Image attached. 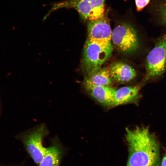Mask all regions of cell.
I'll return each instance as SVG.
<instances>
[{"mask_svg": "<svg viewBox=\"0 0 166 166\" xmlns=\"http://www.w3.org/2000/svg\"><path fill=\"white\" fill-rule=\"evenodd\" d=\"M125 136L129 151L127 165L160 166V144L148 127L126 128Z\"/></svg>", "mask_w": 166, "mask_h": 166, "instance_id": "cell-1", "label": "cell"}, {"mask_svg": "<svg viewBox=\"0 0 166 166\" xmlns=\"http://www.w3.org/2000/svg\"><path fill=\"white\" fill-rule=\"evenodd\" d=\"M113 51L111 42H105L88 38L83 48L82 68L85 76L96 72L110 57Z\"/></svg>", "mask_w": 166, "mask_h": 166, "instance_id": "cell-2", "label": "cell"}, {"mask_svg": "<svg viewBox=\"0 0 166 166\" xmlns=\"http://www.w3.org/2000/svg\"><path fill=\"white\" fill-rule=\"evenodd\" d=\"M105 0H65L53 4L44 17L45 19L53 11L62 8H73L84 21L97 20L105 15Z\"/></svg>", "mask_w": 166, "mask_h": 166, "instance_id": "cell-3", "label": "cell"}, {"mask_svg": "<svg viewBox=\"0 0 166 166\" xmlns=\"http://www.w3.org/2000/svg\"><path fill=\"white\" fill-rule=\"evenodd\" d=\"M48 134L45 125L42 123L19 136L26 151L37 164H39L45 155L46 148L44 147L42 141Z\"/></svg>", "mask_w": 166, "mask_h": 166, "instance_id": "cell-4", "label": "cell"}, {"mask_svg": "<svg viewBox=\"0 0 166 166\" xmlns=\"http://www.w3.org/2000/svg\"><path fill=\"white\" fill-rule=\"evenodd\" d=\"M144 81L158 77L166 71V34L160 37L147 56Z\"/></svg>", "mask_w": 166, "mask_h": 166, "instance_id": "cell-5", "label": "cell"}, {"mask_svg": "<svg viewBox=\"0 0 166 166\" xmlns=\"http://www.w3.org/2000/svg\"><path fill=\"white\" fill-rule=\"evenodd\" d=\"M111 39L115 47L124 53H133L140 46L135 29L128 24L122 23L117 26L112 31Z\"/></svg>", "mask_w": 166, "mask_h": 166, "instance_id": "cell-6", "label": "cell"}, {"mask_svg": "<svg viewBox=\"0 0 166 166\" xmlns=\"http://www.w3.org/2000/svg\"><path fill=\"white\" fill-rule=\"evenodd\" d=\"M87 38L100 42H111L112 32L107 18L105 15L96 20L88 22Z\"/></svg>", "mask_w": 166, "mask_h": 166, "instance_id": "cell-7", "label": "cell"}, {"mask_svg": "<svg viewBox=\"0 0 166 166\" xmlns=\"http://www.w3.org/2000/svg\"><path fill=\"white\" fill-rule=\"evenodd\" d=\"M140 85L125 86L115 89L111 108L129 103H137L140 97Z\"/></svg>", "mask_w": 166, "mask_h": 166, "instance_id": "cell-8", "label": "cell"}, {"mask_svg": "<svg viewBox=\"0 0 166 166\" xmlns=\"http://www.w3.org/2000/svg\"><path fill=\"white\" fill-rule=\"evenodd\" d=\"M109 69L113 81L116 82L124 83L129 82L136 75V72L133 67L122 62L113 63Z\"/></svg>", "mask_w": 166, "mask_h": 166, "instance_id": "cell-9", "label": "cell"}, {"mask_svg": "<svg viewBox=\"0 0 166 166\" xmlns=\"http://www.w3.org/2000/svg\"><path fill=\"white\" fill-rule=\"evenodd\" d=\"M84 86L89 95L98 103L105 107H111L115 89L109 86Z\"/></svg>", "mask_w": 166, "mask_h": 166, "instance_id": "cell-10", "label": "cell"}, {"mask_svg": "<svg viewBox=\"0 0 166 166\" xmlns=\"http://www.w3.org/2000/svg\"><path fill=\"white\" fill-rule=\"evenodd\" d=\"M64 152V148L57 138H54L51 145L46 148L45 155L39 166H59Z\"/></svg>", "mask_w": 166, "mask_h": 166, "instance_id": "cell-11", "label": "cell"}, {"mask_svg": "<svg viewBox=\"0 0 166 166\" xmlns=\"http://www.w3.org/2000/svg\"><path fill=\"white\" fill-rule=\"evenodd\" d=\"M113 81L109 69L101 67L94 73L85 77L84 85L110 86Z\"/></svg>", "mask_w": 166, "mask_h": 166, "instance_id": "cell-12", "label": "cell"}, {"mask_svg": "<svg viewBox=\"0 0 166 166\" xmlns=\"http://www.w3.org/2000/svg\"><path fill=\"white\" fill-rule=\"evenodd\" d=\"M153 8L158 22L166 27V0H160Z\"/></svg>", "mask_w": 166, "mask_h": 166, "instance_id": "cell-13", "label": "cell"}, {"mask_svg": "<svg viewBox=\"0 0 166 166\" xmlns=\"http://www.w3.org/2000/svg\"><path fill=\"white\" fill-rule=\"evenodd\" d=\"M150 0H135L136 10L138 11L142 10L149 3Z\"/></svg>", "mask_w": 166, "mask_h": 166, "instance_id": "cell-14", "label": "cell"}, {"mask_svg": "<svg viewBox=\"0 0 166 166\" xmlns=\"http://www.w3.org/2000/svg\"><path fill=\"white\" fill-rule=\"evenodd\" d=\"M160 166H166V150L161 160Z\"/></svg>", "mask_w": 166, "mask_h": 166, "instance_id": "cell-15", "label": "cell"}, {"mask_svg": "<svg viewBox=\"0 0 166 166\" xmlns=\"http://www.w3.org/2000/svg\"><path fill=\"white\" fill-rule=\"evenodd\" d=\"M0 166H14L11 165H9V164H3L0 163Z\"/></svg>", "mask_w": 166, "mask_h": 166, "instance_id": "cell-16", "label": "cell"}, {"mask_svg": "<svg viewBox=\"0 0 166 166\" xmlns=\"http://www.w3.org/2000/svg\"><path fill=\"white\" fill-rule=\"evenodd\" d=\"M126 166H129L128 165H126Z\"/></svg>", "mask_w": 166, "mask_h": 166, "instance_id": "cell-17", "label": "cell"}]
</instances>
